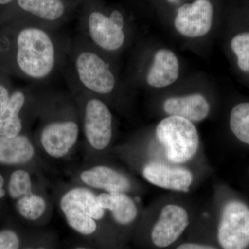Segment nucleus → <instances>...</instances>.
Here are the masks:
<instances>
[{
    "label": "nucleus",
    "mask_w": 249,
    "mask_h": 249,
    "mask_svg": "<svg viewBox=\"0 0 249 249\" xmlns=\"http://www.w3.org/2000/svg\"><path fill=\"white\" fill-rule=\"evenodd\" d=\"M11 51L17 71L25 78L42 82L58 71L70 49L44 28L29 26L15 37H0V52Z\"/></svg>",
    "instance_id": "f257e3e1"
},
{
    "label": "nucleus",
    "mask_w": 249,
    "mask_h": 249,
    "mask_svg": "<svg viewBox=\"0 0 249 249\" xmlns=\"http://www.w3.org/2000/svg\"><path fill=\"white\" fill-rule=\"evenodd\" d=\"M70 53L74 77L72 80L77 84L98 97L114 92L117 80L102 52L83 37L71 52L70 49Z\"/></svg>",
    "instance_id": "f03ea898"
},
{
    "label": "nucleus",
    "mask_w": 249,
    "mask_h": 249,
    "mask_svg": "<svg viewBox=\"0 0 249 249\" xmlns=\"http://www.w3.org/2000/svg\"><path fill=\"white\" fill-rule=\"evenodd\" d=\"M156 137L164 147L167 158L173 163L188 162L199 147L196 127L191 121L179 116H170L160 121Z\"/></svg>",
    "instance_id": "7ed1b4c3"
},
{
    "label": "nucleus",
    "mask_w": 249,
    "mask_h": 249,
    "mask_svg": "<svg viewBox=\"0 0 249 249\" xmlns=\"http://www.w3.org/2000/svg\"><path fill=\"white\" fill-rule=\"evenodd\" d=\"M71 93L84 102V131L91 146L103 150L109 145L112 136V115L107 104L101 98L70 81Z\"/></svg>",
    "instance_id": "20e7f679"
},
{
    "label": "nucleus",
    "mask_w": 249,
    "mask_h": 249,
    "mask_svg": "<svg viewBox=\"0 0 249 249\" xmlns=\"http://www.w3.org/2000/svg\"><path fill=\"white\" fill-rule=\"evenodd\" d=\"M60 207L70 227L85 235L96 231L95 219L99 220L105 214L97 196L85 188H75L67 192L62 197Z\"/></svg>",
    "instance_id": "39448f33"
},
{
    "label": "nucleus",
    "mask_w": 249,
    "mask_h": 249,
    "mask_svg": "<svg viewBox=\"0 0 249 249\" xmlns=\"http://www.w3.org/2000/svg\"><path fill=\"white\" fill-rule=\"evenodd\" d=\"M124 18L119 10L109 16L93 11L88 16L87 37H83L101 52L113 53L120 50L126 41Z\"/></svg>",
    "instance_id": "423d86ee"
},
{
    "label": "nucleus",
    "mask_w": 249,
    "mask_h": 249,
    "mask_svg": "<svg viewBox=\"0 0 249 249\" xmlns=\"http://www.w3.org/2000/svg\"><path fill=\"white\" fill-rule=\"evenodd\" d=\"M218 240L224 249H246L249 245V208L240 201H229L223 209Z\"/></svg>",
    "instance_id": "0eeeda50"
},
{
    "label": "nucleus",
    "mask_w": 249,
    "mask_h": 249,
    "mask_svg": "<svg viewBox=\"0 0 249 249\" xmlns=\"http://www.w3.org/2000/svg\"><path fill=\"white\" fill-rule=\"evenodd\" d=\"M213 19V6L209 0H196L182 5L175 18V27L185 37L196 38L209 32Z\"/></svg>",
    "instance_id": "6e6552de"
},
{
    "label": "nucleus",
    "mask_w": 249,
    "mask_h": 249,
    "mask_svg": "<svg viewBox=\"0 0 249 249\" xmlns=\"http://www.w3.org/2000/svg\"><path fill=\"white\" fill-rule=\"evenodd\" d=\"M79 127L73 121H53L44 126L40 142L45 151L54 158L64 157L78 140Z\"/></svg>",
    "instance_id": "1a4fd4ad"
},
{
    "label": "nucleus",
    "mask_w": 249,
    "mask_h": 249,
    "mask_svg": "<svg viewBox=\"0 0 249 249\" xmlns=\"http://www.w3.org/2000/svg\"><path fill=\"white\" fill-rule=\"evenodd\" d=\"M188 224L186 210L178 205L165 206L152 229V242L160 248L171 245L181 235Z\"/></svg>",
    "instance_id": "9d476101"
},
{
    "label": "nucleus",
    "mask_w": 249,
    "mask_h": 249,
    "mask_svg": "<svg viewBox=\"0 0 249 249\" xmlns=\"http://www.w3.org/2000/svg\"><path fill=\"white\" fill-rule=\"evenodd\" d=\"M142 173L149 182L160 188L173 191H188L193 181V175L190 170L160 162L148 163L145 165Z\"/></svg>",
    "instance_id": "9b49d317"
},
{
    "label": "nucleus",
    "mask_w": 249,
    "mask_h": 249,
    "mask_svg": "<svg viewBox=\"0 0 249 249\" xmlns=\"http://www.w3.org/2000/svg\"><path fill=\"white\" fill-rule=\"evenodd\" d=\"M163 109L170 116H179L193 122L204 120L210 112V104L199 93L173 96L165 100Z\"/></svg>",
    "instance_id": "f8f14e48"
},
{
    "label": "nucleus",
    "mask_w": 249,
    "mask_h": 249,
    "mask_svg": "<svg viewBox=\"0 0 249 249\" xmlns=\"http://www.w3.org/2000/svg\"><path fill=\"white\" fill-rule=\"evenodd\" d=\"M178 76L179 63L175 53L168 49L157 51L147 73V84L152 88H166L173 84Z\"/></svg>",
    "instance_id": "ddd939ff"
},
{
    "label": "nucleus",
    "mask_w": 249,
    "mask_h": 249,
    "mask_svg": "<svg viewBox=\"0 0 249 249\" xmlns=\"http://www.w3.org/2000/svg\"><path fill=\"white\" fill-rule=\"evenodd\" d=\"M35 91L16 90L11 93L9 101L0 114V135L15 137L22 129L20 113Z\"/></svg>",
    "instance_id": "4468645a"
},
{
    "label": "nucleus",
    "mask_w": 249,
    "mask_h": 249,
    "mask_svg": "<svg viewBox=\"0 0 249 249\" xmlns=\"http://www.w3.org/2000/svg\"><path fill=\"white\" fill-rule=\"evenodd\" d=\"M82 181L93 188L109 193H124L129 191L128 178L122 174L106 166H97L86 170L80 175Z\"/></svg>",
    "instance_id": "2eb2a0df"
},
{
    "label": "nucleus",
    "mask_w": 249,
    "mask_h": 249,
    "mask_svg": "<svg viewBox=\"0 0 249 249\" xmlns=\"http://www.w3.org/2000/svg\"><path fill=\"white\" fill-rule=\"evenodd\" d=\"M34 155V147L25 136L7 137L0 135V163L22 164L29 161Z\"/></svg>",
    "instance_id": "dca6fc26"
},
{
    "label": "nucleus",
    "mask_w": 249,
    "mask_h": 249,
    "mask_svg": "<svg viewBox=\"0 0 249 249\" xmlns=\"http://www.w3.org/2000/svg\"><path fill=\"white\" fill-rule=\"evenodd\" d=\"M97 200L101 208L111 211L119 224L127 225L137 217V206L131 198L123 193H102L97 196Z\"/></svg>",
    "instance_id": "f3484780"
},
{
    "label": "nucleus",
    "mask_w": 249,
    "mask_h": 249,
    "mask_svg": "<svg viewBox=\"0 0 249 249\" xmlns=\"http://www.w3.org/2000/svg\"><path fill=\"white\" fill-rule=\"evenodd\" d=\"M18 4L23 11L47 22L58 20L66 11L62 0H18Z\"/></svg>",
    "instance_id": "a211bd4d"
},
{
    "label": "nucleus",
    "mask_w": 249,
    "mask_h": 249,
    "mask_svg": "<svg viewBox=\"0 0 249 249\" xmlns=\"http://www.w3.org/2000/svg\"><path fill=\"white\" fill-rule=\"evenodd\" d=\"M230 128L236 138L249 145V103H242L232 108Z\"/></svg>",
    "instance_id": "6ab92c4d"
},
{
    "label": "nucleus",
    "mask_w": 249,
    "mask_h": 249,
    "mask_svg": "<svg viewBox=\"0 0 249 249\" xmlns=\"http://www.w3.org/2000/svg\"><path fill=\"white\" fill-rule=\"evenodd\" d=\"M16 209L25 219L36 220L45 212L46 203L43 198L31 193L18 199Z\"/></svg>",
    "instance_id": "aec40b11"
},
{
    "label": "nucleus",
    "mask_w": 249,
    "mask_h": 249,
    "mask_svg": "<svg viewBox=\"0 0 249 249\" xmlns=\"http://www.w3.org/2000/svg\"><path fill=\"white\" fill-rule=\"evenodd\" d=\"M232 52L237 58V66L249 73V32L241 33L232 37L231 42Z\"/></svg>",
    "instance_id": "412c9836"
},
{
    "label": "nucleus",
    "mask_w": 249,
    "mask_h": 249,
    "mask_svg": "<svg viewBox=\"0 0 249 249\" xmlns=\"http://www.w3.org/2000/svg\"><path fill=\"white\" fill-rule=\"evenodd\" d=\"M31 180L30 175L24 170H16L11 175L9 183L10 196L14 199H19L31 194Z\"/></svg>",
    "instance_id": "4be33fe9"
},
{
    "label": "nucleus",
    "mask_w": 249,
    "mask_h": 249,
    "mask_svg": "<svg viewBox=\"0 0 249 249\" xmlns=\"http://www.w3.org/2000/svg\"><path fill=\"white\" fill-rule=\"evenodd\" d=\"M19 237L16 232L10 230L0 231V249H18Z\"/></svg>",
    "instance_id": "5701e85b"
},
{
    "label": "nucleus",
    "mask_w": 249,
    "mask_h": 249,
    "mask_svg": "<svg viewBox=\"0 0 249 249\" xmlns=\"http://www.w3.org/2000/svg\"><path fill=\"white\" fill-rule=\"evenodd\" d=\"M11 93L4 80H0V114L4 110L9 101Z\"/></svg>",
    "instance_id": "b1692460"
},
{
    "label": "nucleus",
    "mask_w": 249,
    "mask_h": 249,
    "mask_svg": "<svg viewBox=\"0 0 249 249\" xmlns=\"http://www.w3.org/2000/svg\"><path fill=\"white\" fill-rule=\"evenodd\" d=\"M177 249H216L210 246L197 245V244L186 243L180 245Z\"/></svg>",
    "instance_id": "393cba45"
},
{
    "label": "nucleus",
    "mask_w": 249,
    "mask_h": 249,
    "mask_svg": "<svg viewBox=\"0 0 249 249\" xmlns=\"http://www.w3.org/2000/svg\"><path fill=\"white\" fill-rule=\"evenodd\" d=\"M4 180L3 177L0 175V198L3 197L5 196V191L2 189L4 186Z\"/></svg>",
    "instance_id": "a878e982"
},
{
    "label": "nucleus",
    "mask_w": 249,
    "mask_h": 249,
    "mask_svg": "<svg viewBox=\"0 0 249 249\" xmlns=\"http://www.w3.org/2000/svg\"><path fill=\"white\" fill-rule=\"evenodd\" d=\"M13 0H0V4L1 5H5L9 4V3L11 2Z\"/></svg>",
    "instance_id": "bb28decb"
},
{
    "label": "nucleus",
    "mask_w": 249,
    "mask_h": 249,
    "mask_svg": "<svg viewBox=\"0 0 249 249\" xmlns=\"http://www.w3.org/2000/svg\"><path fill=\"white\" fill-rule=\"evenodd\" d=\"M76 249H85V248H78Z\"/></svg>",
    "instance_id": "cd10ccee"
}]
</instances>
